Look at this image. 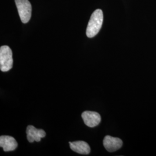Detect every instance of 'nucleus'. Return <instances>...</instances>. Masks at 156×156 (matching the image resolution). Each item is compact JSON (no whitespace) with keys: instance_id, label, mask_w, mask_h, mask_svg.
I'll return each instance as SVG.
<instances>
[{"instance_id":"nucleus-1","label":"nucleus","mask_w":156,"mask_h":156,"mask_svg":"<svg viewBox=\"0 0 156 156\" xmlns=\"http://www.w3.org/2000/svg\"><path fill=\"white\" fill-rule=\"evenodd\" d=\"M103 19V12L100 9H96L92 13L86 30V35L88 38H93L99 33Z\"/></svg>"},{"instance_id":"nucleus-2","label":"nucleus","mask_w":156,"mask_h":156,"mask_svg":"<svg viewBox=\"0 0 156 156\" xmlns=\"http://www.w3.org/2000/svg\"><path fill=\"white\" fill-rule=\"evenodd\" d=\"M13 66L12 51L6 45L0 48V69L2 72H7L11 69Z\"/></svg>"},{"instance_id":"nucleus-6","label":"nucleus","mask_w":156,"mask_h":156,"mask_svg":"<svg viewBox=\"0 0 156 156\" xmlns=\"http://www.w3.org/2000/svg\"><path fill=\"white\" fill-rule=\"evenodd\" d=\"M27 138L28 142L33 143L34 141L40 142L41 138H45L46 133L42 129H37L33 126H28L26 129Z\"/></svg>"},{"instance_id":"nucleus-5","label":"nucleus","mask_w":156,"mask_h":156,"mask_svg":"<svg viewBox=\"0 0 156 156\" xmlns=\"http://www.w3.org/2000/svg\"><path fill=\"white\" fill-rule=\"evenodd\" d=\"M103 145L106 151L109 152H114L122 147L123 142L120 138L107 135L104 139Z\"/></svg>"},{"instance_id":"nucleus-3","label":"nucleus","mask_w":156,"mask_h":156,"mask_svg":"<svg viewBox=\"0 0 156 156\" xmlns=\"http://www.w3.org/2000/svg\"><path fill=\"white\" fill-rule=\"evenodd\" d=\"M21 21L27 23L31 16L32 8L28 0H15Z\"/></svg>"},{"instance_id":"nucleus-8","label":"nucleus","mask_w":156,"mask_h":156,"mask_svg":"<svg viewBox=\"0 0 156 156\" xmlns=\"http://www.w3.org/2000/svg\"><path fill=\"white\" fill-rule=\"evenodd\" d=\"M70 148L72 151L81 154H89L90 153V147L89 144L82 140L69 142Z\"/></svg>"},{"instance_id":"nucleus-4","label":"nucleus","mask_w":156,"mask_h":156,"mask_svg":"<svg viewBox=\"0 0 156 156\" xmlns=\"http://www.w3.org/2000/svg\"><path fill=\"white\" fill-rule=\"evenodd\" d=\"M82 117L84 124L91 128L97 126L101 120L100 115L96 112L84 111L82 114Z\"/></svg>"},{"instance_id":"nucleus-7","label":"nucleus","mask_w":156,"mask_h":156,"mask_svg":"<svg viewBox=\"0 0 156 156\" xmlns=\"http://www.w3.org/2000/svg\"><path fill=\"white\" fill-rule=\"evenodd\" d=\"M18 146L15 139L10 136L2 135L0 136V146L4 151H15Z\"/></svg>"}]
</instances>
